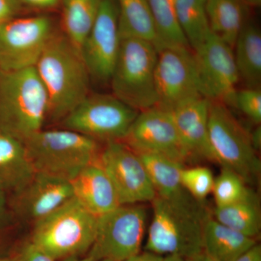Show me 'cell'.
<instances>
[{"instance_id": "cell-33", "label": "cell", "mask_w": 261, "mask_h": 261, "mask_svg": "<svg viewBox=\"0 0 261 261\" xmlns=\"http://www.w3.org/2000/svg\"><path fill=\"white\" fill-rule=\"evenodd\" d=\"M21 5L19 0H0V24L16 17Z\"/></svg>"}, {"instance_id": "cell-14", "label": "cell", "mask_w": 261, "mask_h": 261, "mask_svg": "<svg viewBox=\"0 0 261 261\" xmlns=\"http://www.w3.org/2000/svg\"><path fill=\"white\" fill-rule=\"evenodd\" d=\"M122 142L136 152L162 154L183 165L191 162L171 111L163 108L139 113Z\"/></svg>"}, {"instance_id": "cell-27", "label": "cell", "mask_w": 261, "mask_h": 261, "mask_svg": "<svg viewBox=\"0 0 261 261\" xmlns=\"http://www.w3.org/2000/svg\"><path fill=\"white\" fill-rule=\"evenodd\" d=\"M178 23L194 51L205 42L211 31L206 14V0H173Z\"/></svg>"}, {"instance_id": "cell-19", "label": "cell", "mask_w": 261, "mask_h": 261, "mask_svg": "<svg viewBox=\"0 0 261 261\" xmlns=\"http://www.w3.org/2000/svg\"><path fill=\"white\" fill-rule=\"evenodd\" d=\"M23 142L0 130V185L7 191H18L34 174Z\"/></svg>"}, {"instance_id": "cell-35", "label": "cell", "mask_w": 261, "mask_h": 261, "mask_svg": "<svg viewBox=\"0 0 261 261\" xmlns=\"http://www.w3.org/2000/svg\"><path fill=\"white\" fill-rule=\"evenodd\" d=\"M233 261H261V246L256 244Z\"/></svg>"}, {"instance_id": "cell-2", "label": "cell", "mask_w": 261, "mask_h": 261, "mask_svg": "<svg viewBox=\"0 0 261 261\" xmlns=\"http://www.w3.org/2000/svg\"><path fill=\"white\" fill-rule=\"evenodd\" d=\"M34 68L47 92V119L61 121L88 96L87 65L64 34H54Z\"/></svg>"}, {"instance_id": "cell-41", "label": "cell", "mask_w": 261, "mask_h": 261, "mask_svg": "<svg viewBox=\"0 0 261 261\" xmlns=\"http://www.w3.org/2000/svg\"><path fill=\"white\" fill-rule=\"evenodd\" d=\"M163 261H185V259L178 255H170L163 256Z\"/></svg>"}, {"instance_id": "cell-23", "label": "cell", "mask_w": 261, "mask_h": 261, "mask_svg": "<svg viewBox=\"0 0 261 261\" xmlns=\"http://www.w3.org/2000/svg\"><path fill=\"white\" fill-rule=\"evenodd\" d=\"M121 39H138L157 47L158 39L147 0H116Z\"/></svg>"}, {"instance_id": "cell-29", "label": "cell", "mask_w": 261, "mask_h": 261, "mask_svg": "<svg viewBox=\"0 0 261 261\" xmlns=\"http://www.w3.org/2000/svg\"><path fill=\"white\" fill-rule=\"evenodd\" d=\"M252 190L238 173L228 168H222L221 173L214 178L212 193L216 207H224L243 200Z\"/></svg>"}, {"instance_id": "cell-22", "label": "cell", "mask_w": 261, "mask_h": 261, "mask_svg": "<svg viewBox=\"0 0 261 261\" xmlns=\"http://www.w3.org/2000/svg\"><path fill=\"white\" fill-rule=\"evenodd\" d=\"M247 7L243 0H206L211 32L233 48L245 25Z\"/></svg>"}, {"instance_id": "cell-21", "label": "cell", "mask_w": 261, "mask_h": 261, "mask_svg": "<svg viewBox=\"0 0 261 261\" xmlns=\"http://www.w3.org/2000/svg\"><path fill=\"white\" fill-rule=\"evenodd\" d=\"M233 51L240 81L245 87H260L261 33L257 25L245 22Z\"/></svg>"}, {"instance_id": "cell-40", "label": "cell", "mask_w": 261, "mask_h": 261, "mask_svg": "<svg viewBox=\"0 0 261 261\" xmlns=\"http://www.w3.org/2000/svg\"><path fill=\"white\" fill-rule=\"evenodd\" d=\"M243 2L247 8H258L261 5V0H243Z\"/></svg>"}, {"instance_id": "cell-8", "label": "cell", "mask_w": 261, "mask_h": 261, "mask_svg": "<svg viewBox=\"0 0 261 261\" xmlns=\"http://www.w3.org/2000/svg\"><path fill=\"white\" fill-rule=\"evenodd\" d=\"M113 94H88L62 120L63 128L92 140L122 141L138 115Z\"/></svg>"}, {"instance_id": "cell-37", "label": "cell", "mask_w": 261, "mask_h": 261, "mask_svg": "<svg viewBox=\"0 0 261 261\" xmlns=\"http://www.w3.org/2000/svg\"><path fill=\"white\" fill-rule=\"evenodd\" d=\"M250 137H251L252 145L255 150H257L260 147L261 132L260 126L257 127L256 129L250 134Z\"/></svg>"}, {"instance_id": "cell-7", "label": "cell", "mask_w": 261, "mask_h": 261, "mask_svg": "<svg viewBox=\"0 0 261 261\" xmlns=\"http://www.w3.org/2000/svg\"><path fill=\"white\" fill-rule=\"evenodd\" d=\"M208 140L216 163L245 180L252 182L260 171V161L252 145L250 133L225 104L211 101Z\"/></svg>"}, {"instance_id": "cell-34", "label": "cell", "mask_w": 261, "mask_h": 261, "mask_svg": "<svg viewBox=\"0 0 261 261\" xmlns=\"http://www.w3.org/2000/svg\"><path fill=\"white\" fill-rule=\"evenodd\" d=\"M21 4L28 5L37 9H51L56 8L60 0H19Z\"/></svg>"}, {"instance_id": "cell-20", "label": "cell", "mask_w": 261, "mask_h": 261, "mask_svg": "<svg viewBox=\"0 0 261 261\" xmlns=\"http://www.w3.org/2000/svg\"><path fill=\"white\" fill-rule=\"evenodd\" d=\"M257 240L220 224L211 214L203 229V251L218 261H233L254 245Z\"/></svg>"}, {"instance_id": "cell-42", "label": "cell", "mask_w": 261, "mask_h": 261, "mask_svg": "<svg viewBox=\"0 0 261 261\" xmlns=\"http://www.w3.org/2000/svg\"><path fill=\"white\" fill-rule=\"evenodd\" d=\"M64 261H94L93 259L89 255L83 257V258H80L79 257H70V258L65 259L63 260Z\"/></svg>"}, {"instance_id": "cell-3", "label": "cell", "mask_w": 261, "mask_h": 261, "mask_svg": "<svg viewBox=\"0 0 261 261\" xmlns=\"http://www.w3.org/2000/svg\"><path fill=\"white\" fill-rule=\"evenodd\" d=\"M48 113L47 92L34 67L0 71V130L24 143L43 129Z\"/></svg>"}, {"instance_id": "cell-38", "label": "cell", "mask_w": 261, "mask_h": 261, "mask_svg": "<svg viewBox=\"0 0 261 261\" xmlns=\"http://www.w3.org/2000/svg\"><path fill=\"white\" fill-rule=\"evenodd\" d=\"M185 261H218L214 257L207 255L205 251H202L194 256L185 259Z\"/></svg>"}, {"instance_id": "cell-25", "label": "cell", "mask_w": 261, "mask_h": 261, "mask_svg": "<svg viewBox=\"0 0 261 261\" xmlns=\"http://www.w3.org/2000/svg\"><path fill=\"white\" fill-rule=\"evenodd\" d=\"M211 216L220 224L249 238L256 240L260 235V204L253 192L243 200L231 205L215 207Z\"/></svg>"}, {"instance_id": "cell-43", "label": "cell", "mask_w": 261, "mask_h": 261, "mask_svg": "<svg viewBox=\"0 0 261 261\" xmlns=\"http://www.w3.org/2000/svg\"><path fill=\"white\" fill-rule=\"evenodd\" d=\"M0 261H14V257H0Z\"/></svg>"}, {"instance_id": "cell-11", "label": "cell", "mask_w": 261, "mask_h": 261, "mask_svg": "<svg viewBox=\"0 0 261 261\" xmlns=\"http://www.w3.org/2000/svg\"><path fill=\"white\" fill-rule=\"evenodd\" d=\"M154 82L158 97L156 107L168 111L189 99L202 96L195 53L190 47L159 49Z\"/></svg>"}, {"instance_id": "cell-28", "label": "cell", "mask_w": 261, "mask_h": 261, "mask_svg": "<svg viewBox=\"0 0 261 261\" xmlns=\"http://www.w3.org/2000/svg\"><path fill=\"white\" fill-rule=\"evenodd\" d=\"M157 34V47H190L178 23L173 0H147Z\"/></svg>"}, {"instance_id": "cell-36", "label": "cell", "mask_w": 261, "mask_h": 261, "mask_svg": "<svg viewBox=\"0 0 261 261\" xmlns=\"http://www.w3.org/2000/svg\"><path fill=\"white\" fill-rule=\"evenodd\" d=\"M163 256L153 252L146 251L138 253L124 261H163Z\"/></svg>"}, {"instance_id": "cell-15", "label": "cell", "mask_w": 261, "mask_h": 261, "mask_svg": "<svg viewBox=\"0 0 261 261\" xmlns=\"http://www.w3.org/2000/svg\"><path fill=\"white\" fill-rule=\"evenodd\" d=\"M121 42L116 0H102L95 21L81 48L91 80L110 83Z\"/></svg>"}, {"instance_id": "cell-6", "label": "cell", "mask_w": 261, "mask_h": 261, "mask_svg": "<svg viewBox=\"0 0 261 261\" xmlns=\"http://www.w3.org/2000/svg\"><path fill=\"white\" fill-rule=\"evenodd\" d=\"M158 50L152 43L121 39L110 83L113 94L138 112L158 105L154 71Z\"/></svg>"}, {"instance_id": "cell-12", "label": "cell", "mask_w": 261, "mask_h": 261, "mask_svg": "<svg viewBox=\"0 0 261 261\" xmlns=\"http://www.w3.org/2000/svg\"><path fill=\"white\" fill-rule=\"evenodd\" d=\"M97 163L112 182L120 205L151 202L156 197L140 156L122 141L107 142L101 149Z\"/></svg>"}, {"instance_id": "cell-9", "label": "cell", "mask_w": 261, "mask_h": 261, "mask_svg": "<svg viewBox=\"0 0 261 261\" xmlns=\"http://www.w3.org/2000/svg\"><path fill=\"white\" fill-rule=\"evenodd\" d=\"M147 214L140 205H123L98 216L95 240L87 255L94 261H124L140 253Z\"/></svg>"}, {"instance_id": "cell-13", "label": "cell", "mask_w": 261, "mask_h": 261, "mask_svg": "<svg viewBox=\"0 0 261 261\" xmlns=\"http://www.w3.org/2000/svg\"><path fill=\"white\" fill-rule=\"evenodd\" d=\"M202 95L234 108L240 82L233 48L210 33L205 42L194 51Z\"/></svg>"}, {"instance_id": "cell-1", "label": "cell", "mask_w": 261, "mask_h": 261, "mask_svg": "<svg viewBox=\"0 0 261 261\" xmlns=\"http://www.w3.org/2000/svg\"><path fill=\"white\" fill-rule=\"evenodd\" d=\"M146 251L187 259L203 251V229L208 211L188 192L171 197L156 195Z\"/></svg>"}, {"instance_id": "cell-24", "label": "cell", "mask_w": 261, "mask_h": 261, "mask_svg": "<svg viewBox=\"0 0 261 261\" xmlns=\"http://www.w3.org/2000/svg\"><path fill=\"white\" fill-rule=\"evenodd\" d=\"M102 0H60L64 36L81 53V48L97 18Z\"/></svg>"}, {"instance_id": "cell-4", "label": "cell", "mask_w": 261, "mask_h": 261, "mask_svg": "<svg viewBox=\"0 0 261 261\" xmlns=\"http://www.w3.org/2000/svg\"><path fill=\"white\" fill-rule=\"evenodd\" d=\"M97 218L73 197L34 223L31 242L55 261L80 257L93 245Z\"/></svg>"}, {"instance_id": "cell-32", "label": "cell", "mask_w": 261, "mask_h": 261, "mask_svg": "<svg viewBox=\"0 0 261 261\" xmlns=\"http://www.w3.org/2000/svg\"><path fill=\"white\" fill-rule=\"evenodd\" d=\"M13 257L14 261H55L31 241L22 247L17 255Z\"/></svg>"}, {"instance_id": "cell-18", "label": "cell", "mask_w": 261, "mask_h": 261, "mask_svg": "<svg viewBox=\"0 0 261 261\" xmlns=\"http://www.w3.org/2000/svg\"><path fill=\"white\" fill-rule=\"evenodd\" d=\"M70 182L73 197L95 216L121 205L112 182L97 161L86 166Z\"/></svg>"}, {"instance_id": "cell-45", "label": "cell", "mask_w": 261, "mask_h": 261, "mask_svg": "<svg viewBox=\"0 0 261 261\" xmlns=\"http://www.w3.org/2000/svg\"><path fill=\"white\" fill-rule=\"evenodd\" d=\"M97 261H112V260H108V259H103V260H97Z\"/></svg>"}, {"instance_id": "cell-44", "label": "cell", "mask_w": 261, "mask_h": 261, "mask_svg": "<svg viewBox=\"0 0 261 261\" xmlns=\"http://www.w3.org/2000/svg\"><path fill=\"white\" fill-rule=\"evenodd\" d=\"M5 195V190L3 186L0 185V196Z\"/></svg>"}, {"instance_id": "cell-30", "label": "cell", "mask_w": 261, "mask_h": 261, "mask_svg": "<svg viewBox=\"0 0 261 261\" xmlns=\"http://www.w3.org/2000/svg\"><path fill=\"white\" fill-rule=\"evenodd\" d=\"M214 178L212 171L206 166H184L180 172V182L184 190L201 202L212 193Z\"/></svg>"}, {"instance_id": "cell-17", "label": "cell", "mask_w": 261, "mask_h": 261, "mask_svg": "<svg viewBox=\"0 0 261 261\" xmlns=\"http://www.w3.org/2000/svg\"><path fill=\"white\" fill-rule=\"evenodd\" d=\"M209 105L208 99L200 96L170 111L191 161L204 160L216 163L208 140Z\"/></svg>"}, {"instance_id": "cell-16", "label": "cell", "mask_w": 261, "mask_h": 261, "mask_svg": "<svg viewBox=\"0 0 261 261\" xmlns=\"http://www.w3.org/2000/svg\"><path fill=\"white\" fill-rule=\"evenodd\" d=\"M14 210L21 219L33 224L44 219L73 197L68 180L35 172L14 193Z\"/></svg>"}, {"instance_id": "cell-5", "label": "cell", "mask_w": 261, "mask_h": 261, "mask_svg": "<svg viewBox=\"0 0 261 261\" xmlns=\"http://www.w3.org/2000/svg\"><path fill=\"white\" fill-rule=\"evenodd\" d=\"M24 145L35 172L68 181L86 166L97 162L101 150L97 141L65 128H43Z\"/></svg>"}, {"instance_id": "cell-39", "label": "cell", "mask_w": 261, "mask_h": 261, "mask_svg": "<svg viewBox=\"0 0 261 261\" xmlns=\"http://www.w3.org/2000/svg\"><path fill=\"white\" fill-rule=\"evenodd\" d=\"M6 199L5 195L0 196V226L3 224V221L6 216Z\"/></svg>"}, {"instance_id": "cell-31", "label": "cell", "mask_w": 261, "mask_h": 261, "mask_svg": "<svg viewBox=\"0 0 261 261\" xmlns=\"http://www.w3.org/2000/svg\"><path fill=\"white\" fill-rule=\"evenodd\" d=\"M234 108H238L245 116L254 123L261 121V89L245 88L237 91Z\"/></svg>"}, {"instance_id": "cell-26", "label": "cell", "mask_w": 261, "mask_h": 261, "mask_svg": "<svg viewBox=\"0 0 261 261\" xmlns=\"http://www.w3.org/2000/svg\"><path fill=\"white\" fill-rule=\"evenodd\" d=\"M137 153L145 165L156 195L171 197L185 191L180 182V172L185 165L162 154Z\"/></svg>"}, {"instance_id": "cell-10", "label": "cell", "mask_w": 261, "mask_h": 261, "mask_svg": "<svg viewBox=\"0 0 261 261\" xmlns=\"http://www.w3.org/2000/svg\"><path fill=\"white\" fill-rule=\"evenodd\" d=\"M54 34L45 15L14 17L0 24V71L35 66Z\"/></svg>"}]
</instances>
